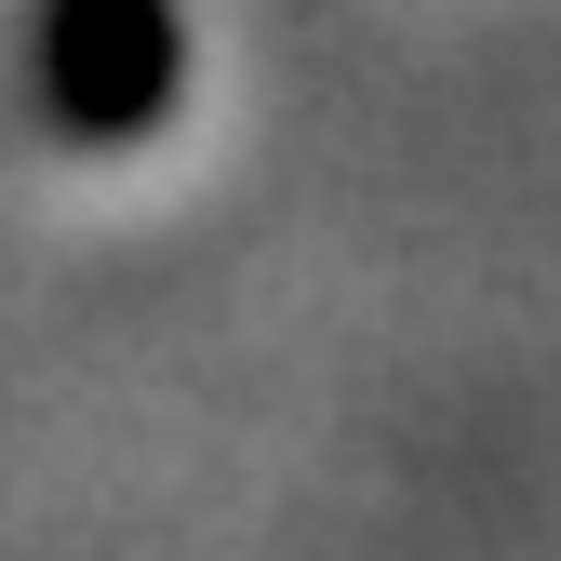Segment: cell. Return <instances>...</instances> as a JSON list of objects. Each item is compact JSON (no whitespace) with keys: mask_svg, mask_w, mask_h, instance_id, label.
Instances as JSON below:
<instances>
[{"mask_svg":"<svg viewBox=\"0 0 561 561\" xmlns=\"http://www.w3.org/2000/svg\"><path fill=\"white\" fill-rule=\"evenodd\" d=\"M174 0H41L27 27V81H41V121L81 134V148H134L161 107H174Z\"/></svg>","mask_w":561,"mask_h":561,"instance_id":"cell-1","label":"cell"}]
</instances>
